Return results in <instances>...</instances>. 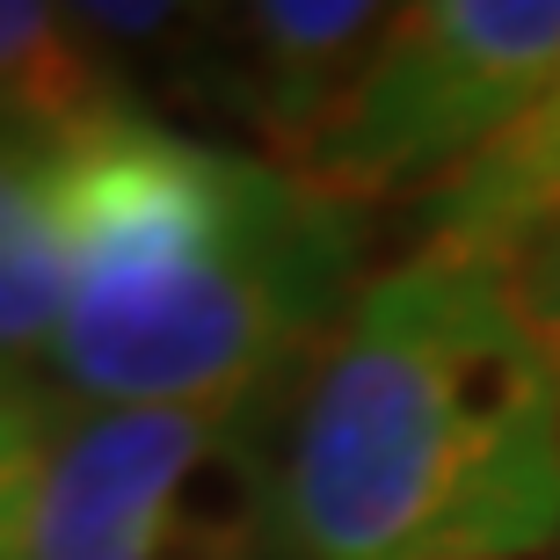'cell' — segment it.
I'll return each instance as SVG.
<instances>
[{
    "instance_id": "1",
    "label": "cell",
    "mask_w": 560,
    "mask_h": 560,
    "mask_svg": "<svg viewBox=\"0 0 560 560\" xmlns=\"http://www.w3.org/2000/svg\"><path fill=\"white\" fill-rule=\"evenodd\" d=\"M284 560L560 553V372L495 270L408 255L313 350L270 474Z\"/></svg>"
},
{
    "instance_id": "2",
    "label": "cell",
    "mask_w": 560,
    "mask_h": 560,
    "mask_svg": "<svg viewBox=\"0 0 560 560\" xmlns=\"http://www.w3.org/2000/svg\"><path fill=\"white\" fill-rule=\"evenodd\" d=\"M364 291V219L270 153L139 103L73 145V277L44 386L73 408H255Z\"/></svg>"
},
{
    "instance_id": "3",
    "label": "cell",
    "mask_w": 560,
    "mask_h": 560,
    "mask_svg": "<svg viewBox=\"0 0 560 560\" xmlns=\"http://www.w3.org/2000/svg\"><path fill=\"white\" fill-rule=\"evenodd\" d=\"M262 408H73L0 502V560H255L270 546Z\"/></svg>"
},
{
    "instance_id": "4",
    "label": "cell",
    "mask_w": 560,
    "mask_h": 560,
    "mask_svg": "<svg viewBox=\"0 0 560 560\" xmlns=\"http://www.w3.org/2000/svg\"><path fill=\"white\" fill-rule=\"evenodd\" d=\"M560 73V0H416L299 175L335 205H386L495 145Z\"/></svg>"
},
{
    "instance_id": "5",
    "label": "cell",
    "mask_w": 560,
    "mask_h": 560,
    "mask_svg": "<svg viewBox=\"0 0 560 560\" xmlns=\"http://www.w3.org/2000/svg\"><path fill=\"white\" fill-rule=\"evenodd\" d=\"M386 30H394V8H372V0H255V8H233L226 30H211V51H219L211 81L262 131L270 161L299 167L350 109Z\"/></svg>"
},
{
    "instance_id": "6",
    "label": "cell",
    "mask_w": 560,
    "mask_h": 560,
    "mask_svg": "<svg viewBox=\"0 0 560 560\" xmlns=\"http://www.w3.org/2000/svg\"><path fill=\"white\" fill-rule=\"evenodd\" d=\"M73 145L81 131L0 117V372L44 378L73 277Z\"/></svg>"
},
{
    "instance_id": "7",
    "label": "cell",
    "mask_w": 560,
    "mask_h": 560,
    "mask_svg": "<svg viewBox=\"0 0 560 560\" xmlns=\"http://www.w3.org/2000/svg\"><path fill=\"white\" fill-rule=\"evenodd\" d=\"M546 219H560V73L495 145H480L458 175L422 189L416 255L502 270V255L532 241Z\"/></svg>"
},
{
    "instance_id": "8",
    "label": "cell",
    "mask_w": 560,
    "mask_h": 560,
    "mask_svg": "<svg viewBox=\"0 0 560 560\" xmlns=\"http://www.w3.org/2000/svg\"><path fill=\"white\" fill-rule=\"evenodd\" d=\"M131 109L125 73L95 51L73 8L0 0V117L51 131H88Z\"/></svg>"
},
{
    "instance_id": "9",
    "label": "cell",
    "mask_w": 560,
    "mask_h": 560,
    "mask_svg": "<svg viewBox=\"0 0 560 560\" xmlns=\"http://www.w3.org/2000/svg\"><path fill=\"white\" fill-rule=\"evenodd\" d=\"M495 277L510 291L517 320L532 328V342L546 350V364L560 372V219H546L532 241H517V248L502 255Z\"/></svg>"
},
{
    "instance_id": "10",
    "label": "cell",
    "mask_w": 560,
    "mask_h": 560,
    "mask_svg": "<svg viewBox=\"0 0 560 560\" xmlns=\"http://www.w3.org/2000/svg\"><path fill=\"white\" fill-rule=\"evenodd\" d=\"M51 422H59V394H51L44 378L0 372V502H8V488L22 480V466L44 452Z\"/></svg>"
}]
</instances>
